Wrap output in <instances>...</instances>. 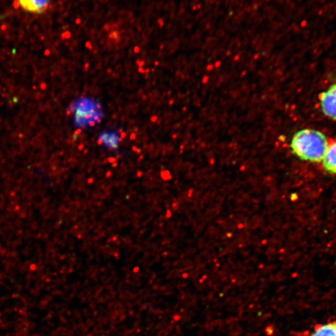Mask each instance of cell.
<instances>
[{
  "label": "cell",
  "mask_w": 336,
  "mask_h": 336,
  "mask_svg": "<svg viewBox=\"0 0 336 336\" xmlns=\"http://www.w3.org/2000/svg\"><path fill=\"white\" fill-rule=\"evenodd\" d=\"M326 136L319 131L305 128L294 134L290 142L294 154L305 161L318 163L322 161L328 149Z\"/></svg>",
  "instance_id": "6da1fadb"
},
{
  "label": "cell",
  "mask_w": 336,
  "mask_h": 336,
  "mask_svg": "<svg viewBox=\"0 0 336 336\" xmlns=\"http://www.w3.org/2000/svg\"><path fill=\"white\" fill-rule=\"evenodd\" d=\"M320 103L324 115L336 121V83L321 93Z\"/></svg>",
  "instance_id": "7a4b0ae2"
},
{
  "label": "cell",
  "mask_w": 336,
  "mask_h": 336,
  "mask_svg": "<svg viewBox=\"0 0 336 336\" xmlns=\"http://www.w3.org/2000/svg\"><path fill=\"white\" fill-rule=\"evenodd\" d=\"M24 10L32 13H42L49 7L50 0H18Z\"/></svg>",
  "instance_id": "3957f363"
},
{
  "label": "cell",
  "mask_w": 336,
  "mask_h": 336,
  "mask_svg": "<svg viewBox=\"0 0 336 336\" xmlns=\"http://www.w3.org/2000/svg\"><path fill=\"white\" fill-rule=\"evenodd\" d=\"M322 162L325 171L336 174V140L328 144Z\"/></svg>",
  "instance_id": "277c9868"
},
{
  "label": "cell",
  "mask_w": 336,
  "mask_h": 336,
  "mask_svg": "<svg viewBox=\"0 0 336 336\" xmlns=\"http://www.w3.org/2000/svg\"><path fill=\"white\" fill-rule=\"evenodd\" d=\"M310 336H336V322L318 326Z\"/></svg>",
  "instance_id": "5b68a950"
}]
</instances>
